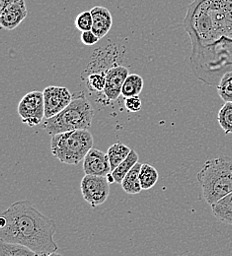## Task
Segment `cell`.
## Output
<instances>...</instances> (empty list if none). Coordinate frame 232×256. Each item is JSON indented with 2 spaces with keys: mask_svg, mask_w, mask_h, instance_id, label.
Here are the masks:
<instances>
[{
  "mask_svg": "<svg viewBox=\"0 0 232 256\" xmlns=\"http://www.w3.org/2000/svg\"><path fill=\"white\" fill-rule=\"evenodd\" d=\"M93 142V136L88 130H73L52 136L51 152L61 162L76 166L85 159Z\"/></svg>",
  "mask_w": 232,
  "mask_h": 256,
  "instance_id": "5b68a950",
  "label": "cell"
},
{
  "mask_svg": "<svg viewBox=\"0 0 232 256\" xmlns=\"http://www.w3.org/2000/svg\"><path fill=\"white\" fill-rule=\"evenodd\" d=\"M93 116V108L84 93H74L71 102L59 114L46 120L43 128L52 136L73 130H88Z\"/></svg>",
  "mask_w": 232,
  "mask_h": 256,
  "instance_id": "277c9868",
  "label": "cell"
},
{
  "mask_svg": "<svg viewBox=\"0 0 232 256\" xmlns=\"http://www.w3.org/2000/svg\"><path fill=\"white\" fill-rule=\"evenodd\" d=\"M93 26V19L90 11H85L77 15L75 19V27L80 32L91 31Z\"/></svg>",
  "mask_w": 232,
  "mask_h": 256,
  "instance_id": "603a6c76",
  "label": "cell"
},
{
  "mask_svg": "<svg viewBox=\"0 0 232 256\" xmlns=\"http://www.w3.org/2000/svg\"><path fill=\"white\" fill-rule=\"evenodd\" d=\"M158 178H159V174L155 168H153L148 164H141L139 180H140V186L142 190H151L157 184Z\"/></svg>",
  "mask_w": 232,
  "mask_h": 256,
  "instance_id": "e0dca14e",
  "label": "cell"
},
{
  "mask_svg": "<svg viewBox=\"0 0 232 256\" xmlns=\"http://www.w3.org/2000/svg\"><path fill=\"white\" fill-rule=\"evenodd\" d=\"M217 92L224 102H232V71L222 76L217 85Z\"/></svg>",
  "mask_w": 232,
  "mask_h": 256,
  "instance_id": "44dd1931",
  "label": "cell"
},
{
  "mask_svg": "<svg viewBox=\"0 0 232 256\" xmlns=\"http://www.w3.org/2000/svg\"><path fill=\"white\" fill-rule=\"evenodd\" d=\"M211 210L218 221L232 226V192L211 205Z\"/></svg>",
  "mask_w": 232,
  "mask_h": 256,
  "instance_id": "4fadbf2b",
  "label": "cell"
},
{
  "mask_svg": "<svg viewBox=\"0 0 232 256\" xmlns=\"http://www.w3.org/2000/svg\"><path fill=\"white\" fill-rule=\"evenodd\" d=\"M217 122L225 135L232 134V102H225L221 106L218 112Z\"/></svg>",
  "mask_w": 232,
  "mask_h": 256,
  "instance_id": "ffe728a7",
  "label": "cell"
},
{
  "mask_svg": "<svg viewBox=\"0 0 232 256\" xmlns=\"http://www.w3.org/2000/svg\"><path fill=\"white\" fill-rule=\"evenodd\" d=\"M83 199L95 208L102 205L108 199L110 193V182L106 176L85 174L80 184Z\"/></svg>",
  "mask_w": 232,
  "mask_h": 256,
  "instance_id": "52a82bcc",
  "label": "cell"
},
{
  "mask_svg": "<svg viewBox=\"0 0 232 256\" xmlns=\"http://www.w3.org/2000/svg\"><path fill=\"white\" fill-rule=\"evenodd\" d=\"M143 89V79L137 74H130L126 79L123 89L122 96L125 98L131 96H139Z\"/></svg>",
  "mask_w": 232,
  "mask_h": 256,
  "instance_id": "ac0fdd59",
  "label": "cell"
},
{
  "mask_svg": "<svg viewBox=\"0 0 232 256\" xmlns=\"http://www.w3.org/2000/svg\"><path fill=\"white\" fill-rule=\"evenodd\" d=\"M184 27L193 46L194 74L202 83L217 87L232 71V0H195Z\"/></svg>",
  "mask_w": 232,
  "mask_h": 256,
  "instance_id": "6da1fadb",
  "label": "cell"
},
{
  "mask_svg": "<svg viewBox=\"0 0 232 256\" xmlns=\"http://www.w3.org/2000/svg\"><path fill=\"white\" fill-rule=\"evenodd\" d=\"M17 112L22 124L29 128L39 126L45 118V104L43 92L34 91L26 94L20 100Z\"/></svg>",
  "mask_w": 232,
  "mask_h": 256,
  "instance_id": "8992f818",
  "label": "cell"
},
{
  "mask_svg": "<svg viewBox=\"0 0 232 256\" xmlns=\"http://www.w3.org/2000/svg\"><path fill=\"white\" fill-rule=\"evenodd\" d=\"M27 17V8L24 0H19L0 11V25L2 29L12 31Z\"/></svg>",
  "mask_w": 232,
  "mask_h": 256,
  "instance_id": "8fae6325",
  "label": "cell"
},
{
  "mask_svg": "<svg viewBox=\"0 0 232 256\" xmlns=\"http://www.w3.org/2000/svg\"><path fill=\"white\" fill-rule=\"evenodd\" d=\"M43 95L46 120H49L63 112L73 98V94H71L65 87H47L43 91Z\"/></svg>",
  "mask_w": 232,
  "mask_h": 256,
  "instance_id": "ba28073f",
  "label": "cell"
},
{
  "mask_svg": "<svg viewBox=\"0 0 232 256\" xmlns=\"http://www.w3.org/2000/svg\"><path fill=\"white\" fill-rule=\"evenodd\" d=\"M0 256H46L39 254L32 250L15 244H8L1 242L0 244Z\"/></svg>",
  "mask_w": 232,
  "mask_h": 256,
  "instance_id": "d6986e66",
  "label": "cell"
},
{
  "mask_svg": "<svg viewBox=\"0 0 232 256\" xmlns=\"http://www.w3.org/2000/svg\"><path fill=\"white\" fill-rule=\"evenodd\" d=\"M140 168H141V164L137 162L123 180L121 186L126 193L138 194L142 190L140 186V180H139Z\"/></svg>",
  "mask_w": 232,
  "mask_h": 256,
  "instance_id": "5bb4252c",
  "label": "cell"
},
{
  "mask_svg": "<svg viewBox=\"0 0 232 256\" xmlns=\"http://www.w3.org/2000/svg\"><path fill=\"white\" fill-rule=\"evenodd\" d=\"M125 106L130 112H138L142 108V102L139 96L127 98H125Z\"/></svg>",
  "mask_w": 232,
  "mask_h": 256,
  "instance_id": "cb8c5ba5",
  "label": "cell"
},
{
  "mask_svg": "<svg viewBox=\"0 0 232 256\" xmlns=\"http://www.w3.org/2000/svg\"><path fill=\"white\" fill-rule=\"evenodd\" d=\"M202 197L213 205L232 192V157L219 156L205 162L197 176Z\"/></svg>",
  "mask_w": 232,
  "mask_h": 256,
  "instance_id": "3957f363",
  "label": "cell"
},
{
  "mask_svg": "<svg viewBox=\"0 0 232 256\" xmlns=\"http://www.w3.org/2000/svg\"><path fill=\"white\" fill-rule=\"evenodd\" d=\"M56 232V222L28 200L14 202L0 216V240L24 246L39 254L47 256L58 252L54 240Z\"/></svg>",
  "mask_w": 232,
  "mask_h": 256,
  "instance_id": "7a4b0ae2",
  "label": "cell"
},
{
  "mask_svg": "<svg viewBox=\"0 0 232 256\" xmlns=\"http://www.w3.org/2000/svg\"><path fill=\"white\" fill-rule=\"evenodd\" d=\"M137 162H138V155L134 150H132L129 157L124 162H122L112 172V176L115 180V184H121L123 180L125 178V176L129 174V172L133 168Z\"/></svg>",
  "mask_w": 232,
  "mask_h": 256,
  "instance_id": "9a60e30c",
  "label": "cell"
},
{
  "mask_svg": "<svg viewBox=\"0 0 232 256\" xmlns=\"http://www.w3.org/2000/svg\"><path fill=\"white\" fill-rule=\"evenodd\" d=\"M131 149L122 144V143H116L114 145H112L109 149H108V157L110 160V164H111V170L112 172L124 160H126L130 153H131Z\"/></svg>",
  "mask_w": 232,
  "mask_h": 256,
  "instance_id": "2e32d148",
  "label": "cell"
},
{
  "mask_svg": "<svg viewBox=\"0 0 232 256\" xmlns=\"http://www.w3.org/2000/svg\"><path fill=\"white\" fill-rule=\"evenodd\" d=\"M19 0H0V11L4 10L6 7H8L9 5L17 2Z\"/></svg>",
  "mask_w": 232,
  "mask_h": 256,
  "instance_id": "484cf974",
  "label": "cell"
},
{
  "mask_svg": "<svg viewBox=\"0 0 232 256\" xmlns=\"http://www.w3.org/2000/svg\"><path fill=\"white\" fill-rule=\"evenodd\" d=\"M81 42L86 46H91L96 44L100 40L99 38L92 32V31H87V32H82L81 34Z\"/></svg>",
  "mask_w": 232,
  "mask_h": 256,
  "instance_id": "d4e9b609",
  "label": "cell"
},
{
  "mask_svg": "<svg viewBox=\"0 0 232 256\" xmlns=\"http://www.w3.org/2000/svg\"><path fill=\"white\" fill-rule=\"evenodd\" d=\"M90 13L93 19V26L91 31L101 40L110 32L112 28V25H113L112 15L107 8L102 6L93 7Z\"/></svg>",
  "mask_w": 232,
  "mask_h": 256,
  "instance_id": "7c38bea8",
  "label": "cell"
},
{
  "mask_svg": "<svg viewBox=\"0 0 232 256\" xmlns=\"http://www.w3.org/2000/svg\"><path fill=\"white\" fill-rule=\"evenodd\" d=\"M129 75L128 68L122 65L112 67L106 71V86L103 93L108 100L113 102L122 96V89Z\"/></svg>",
  "mask_w": 232,
  "mask_h": 256,
  "instance_id": "9c48e42d",
  "label": "cell"
},
{
  "mask_svg": "<svg viewBox=\"0 0 232 256\" xmlns=\"http://www.w3.org/2000/svg\"><path fill=\"white\" fill-rule=\"evenodd\" d=\"M87 89L90 92H104L106 86V77L103 73H92L86 80Z\"/></svg>",
  "mask_w": 232,
  "mask_h": 256,
  "instance_id": "7402d4cb",
  "label": "cell"
},
{
  "mask_svg": "<svg viewBox=\"0 0 232 256\" xmlns=\"http://www.w3.org/2000/svg\"><path fill=\"white\" fill-rule=\"evenodd\" d=\"M48 256H61L60 254H58V252H53V254H49Z\"/></svg>",
  "mask_w": 232,
  "mask_h": 256,
  "instance_id": "4316f807",
  "label": "cell"
},
{
  "mask_svg": "<svg viewBox=\"0 0 232 256\" xmlns=\"http://www.w3.org/2000/svg\"><path fill=\"white\" fill-rule=\"evenodd\" d=\"M83 172L85 174L107 176L112 172L108 154L92 148L83 160Z\"/></svg>",
  "mask_w": 232,
  "mask_h": 256,
  "instance_id": "30bf717a",
  "label": "cell"
}]
</instances>
